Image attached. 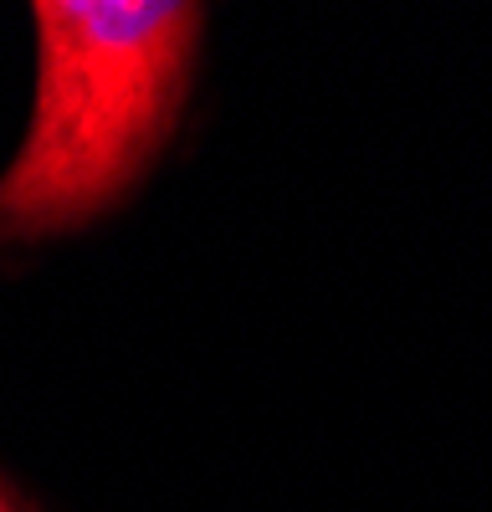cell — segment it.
Returning <instances> with one entry per match:
<instances>
[{
	"label": "cell",
	"mask_w": 492,
	"mask_h": 512,
	"mask_svg": "<svg viewBox=\"0 0 492 512\" xmlns=\"http://www.w3.org/2000/svg\"><path fill=\"white\" fill-rule=\"evenodd\" d=\"M36 103L0 175V241L57 236L129 195L185 103L190 0H36Z\"/></svg>",
	"instance_id": "6da1fadb"
},
{
	"label": "cell",
	"mask_w": 492,
	"mask_h": 512,
	"mask_svg": "<svg viewBox=\"0 0 492 512\" xmlns=\"http://www.w3.org/2000/svg\"><path fill=\"white\" fill-rule=\"evenodd\" d=\"M0 512H26V507L16 502V492H11L6 482H0Z\"/></svg>",
	"instance_id": "7a4b0ae2"
}]
</instances>
